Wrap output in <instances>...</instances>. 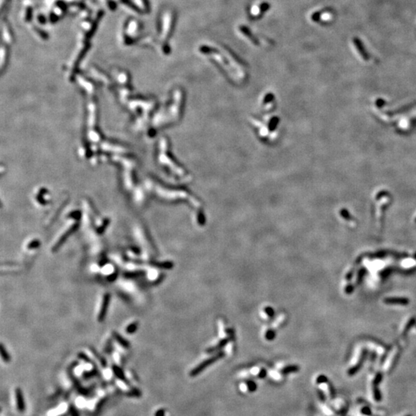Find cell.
Returning a JSON list of instances; mask_svg holds the SVG:
<instances>
[{
	"label": "cell",
	"mask_w": 416,
	"mask_h": 416,
	"mask_svg": "<svg viewBox=\"0 0 416 416\" xmlns=\"http://www.w3.org/2000/svg\"><path fill=\"white\" fill-rule=\"evenodd\" d=\"M223 355H224L223 353H220V354H218L217 355H216V356L213 357V358H209V359L206 360L205 361H204V362L201 363V364H199L198 366H197V367L195 368L193 370H192V372H190V376H192V377H194V376L197 375V374L201 373L202 371H204V369H206V368L208 367V366L210 365L212 363H214V361H216L217 360H218L219 358H221Z\"/></svg>",
	"instance_id": "6da1fadb"
},
{
	"label": "cell",
	"mask_w": 416,
	"mask_h": 416,
	"mask_svg": "<svg viewBox=\"0 0 416 416\" xmlns=\"http://www.w3.org/2000/svg\"><path fill=\"white\" fill-rule=\"evenodd\" d=\"M110 295L109 294H106L103 297V302H102L101 305V308H100V313H99L98 315L99 322H103L104 319L106 318L107 311H108L109 305H110Z\"/></svg>",
	"instance_id": "7a4b0ae2"
},
{
	"label": "cell",
	"mask_w": 416,
	"mask_h": 416,
	"mask_svg": "<svg viewBox=\"0 0 416 416\" xmlns=\"http://www.w3.org/2000/svg\"><path fill=\"white\" fill-rule=\"evenodd\" d=\"M384 302L387 305H407L409 304V300L405 297H388L385 298Z\"/></svg>",
	"instance_id": "3957f363"
},
{
	"label": "cell",
	"mask_w": 416,
	"mask_h": 416,
	"mask_svg": "<svg viewBox=\"0 0 416 416\" xmlns=\"http://www.w3.org/2000/svg\"><path fill=\"white\" fill-rule=\"evenodd\" d=\"M113 337H114V338L116 339V340L118 342H119V344H120V345H122L123 347H124V348H129V343L126 340V339L124 338V337H123L122 336L120 335V334H118L117 332H113Z\"/></svg>",
	"instance_id": "277c9868"
},
{
	"label": "cell",
	"mask_w": 416,
	"mask_h": 416,
	"mask_svg": "<svg viewBox=\"0 0 416 416\" xmlns=\"http://www.w3.org/2000/svg\"><path fill=\"white\" fill-rule=\"evenodd\" d=\"M16 402L18 405V409L22 411L24 409V404L22 401V395L20 389L16 390Z\"/></svg>",
	"instance_id": "5b68a950"
},
{
	"label": "cell",
	"mask_w": 416,
	"mask_h": 416,
	"mask_svg": "<svg viewBox=\"0 0 416 416\" xmlns=\"http://www.w3.org/2000/svg\"><path fill=\"white\" fill-rule=\"evenodd\" d=\"M0 350H1V355H2V359L4 360L6 362H9V361H10V359H11L10 356H9V353L7 352V351H6V348H5L3 344H1V349H0Z\"/></svg>",
	"instance_id": "8992f818"
},
{
	"label": "cell",
	"mask_w": 416,
	"mask_h": 416,
	"mask_svg": "<svg viewBox=\"0 0 416 416\" xmlns=\"http://www.w3.org/2000/svg\"><path fill=\"white\" fill-rule=\"evenodd\" d=\"M298 370H299L298 366L291 365V366H287V367L283 369L281 372H282L283 374H288V373H291V372H298Z\"/></svg>",
	"instance_id": "52a82bcc"
},
{
	"label": "cell",
	"mask_w": 416,
	"mask_h": 416,
	"mask_svg": "<svg viewBox=\"0 0 416 416\" xmlns=\"http://www.w3.org/2000/svg\"><path fill=\"white\" fill-rule=\"evenodd\" d=\"M138 321H134L133 322L132 324H129V326L126 328V332L129 333V334H133V332H135L137 331V328H138Z\"/></svg>",
	"instance_id": "ba28073f"
},
{
	"label": "cell",
	"mask_w": 416,
	"mask_h": 416,
	"mask_svg": "<svg viewBox=\"0 0 416 416\" xmlns=\"http://www.w3.org/2000/svg\"><path fill=\"white\" fill-rule=\"evenodd\" d=\"M373 394H374V398L375 401H380L382 400V394H381L380 390L378 389V386H374L373 387Z\"/></svg>",
	"instance_id": "9c48e42d"
},
{
	"label": "cell",
	"mask_w": 416,
	"mask_h": 416,
	"mask_svg": "<svg viewBox=\"0 0 416 416\" xmlns=\"http://www.w3.org/2000/svg\"><path fill=\"white\" fill-rule=\"evenodd\" d=\"M246 384H247L248 391H251V392H254V391H255L256 390H257V385H256L255 382H253V381H247V382H246Z\"/></svg>",
	"instance_id": "30bf717a"
},
{
	"label": "cell",
	"mask_w": 416,
	"mask_h": 416,
	"mask_svg": "<svg viewBox=\"0 0 416 416\" xmlns=\"http://www.w3.org/2000/svg\"><path fill=\"white\" fill-rule=\"evenodd\" d=\"M361 364H361V361H360V362L358 363V364H357V365H355V367H353V368H351V369H349V371H348V374H349V375H353V374H356L357 372H358V371H359V369H361Z\"/></svg>",
	"instance_id": "8fae6325"
},
{
	"label": "cell",
	"mask_w": 416,
	"mask_h": 416,
	"mask_svg": "<svg viewBox=\"0 0 416 416\" xmlns=\"http://www.w3.org/2000/svg\"><path fill=\"white\" fill-rule=\"evenodd\" d=\"M382 378H383V376L381 373H378L377 375H376L375 378H374V382H373V385L374 386H378L379 385L381 382H382Z\"/></svg>",
	"instance_id": "7c38bea8"
},
{
	"label": "cell",
	"mask_w": 416,
	"mask_h": 416,
	"mask_svg": "<svg viewBox=\"0 0 416 416\" xmlns=\"http://www.w3.org/2000/svg\"><path fill=\"white\" fill-rule=\"evenodd\" d=\"M327 382H328V378L324 375H320L319 377L317 378V383L318 384L327 383Z\"/></svg>",
	"instance_id": "4fadbf2b"
},
{
	"label": "cell",
	"mask_w": 416,
	"mask_h": 416,
	"mask_svg": "<svg viewBox=\"0 0 416 416\" xmlns=\"http://www.w3.org/2000/svg\"><path fill=\"white\" fill-rule=\"evenodd\" d=\"M361 412H362L363 414H364V415H370L371 414H372L370 409H369V408H368V407H364V409H362V411H361Z\"/></svg>",
	"instance_id": "5bb4252c"
},
{
	"label": "cell",
	"mask_w": 416,
	"mask_h": 416,
	"mask_svg": "<svg viewBox=\"0 0 416 416\" xmlns=\"http://www.w3.org/2000/svg\"><path fill=\"white\" fill-rule=\"evenodd\" d=\"M265 376H266V371L264 370V369H262V370L260 371V373L258 374V378H265Z\"/></svg>",
	"instance_id": "9a60e30c"
},
{
	"label": "cell",
	"mask_w": 416,
	"mask_h": 416,
	"mask_svg": "<svg viewBox=\"0 0 416 416\" xmlns=\"http://www.w3.org/2000/svg\"><path fill=\"white\" fill-rule=\"evenodd\" d=\"M318 395H319L320 398H321V401H324V400H325V396H324V393H323V391H318Z\"/></svg>",
	"instance_id": "2e32d148"
},
{
	"label": "cell",
	"mask_w": 416,
	"mask_h": 416,
	"mask_svg": "<svg viewBox=\"0 0 416 416\" xmlns=\"http://www.w3.org/2000/svg\"><path fill=\"white\" fill-rule=\"evenodd\" d=\"M156 416H164V411L163 410V409L159 410L157 412H156Z\"/></svg>",
	"instance_id": "e0dca14e"
},
{
	"label": "cell",
	"mask_w": 416,
	"mask_h": 416,
	"mask_svg": "<svg viewBox=\"0 0 416 416\" xmlns=\"http://www.w3.org/2000/svg\"><path fill=\"white\" fill-rule=\"evenodd\" d=\"M353 289H354V287H352V286L351 285V286H348V287L346 288V290H349V291H350V293H351V292H352V291H353Z\"/></svg>",
	"instance_id": "ac0fdd59"
},
{
	"label": "cell",
	"mask_w": 416,
	"mask_h": 416,
	"mask_svg": "<svg viewBox=\"0 0 416 416\" xmlns=\"http://www.w3.org/2000/svg\"><path fill=\"white\" fill-rule=\"evenodd\" d=\"M406 416H412V415H406Z\"/></svg>",
	"instance_id": "d6986e66"
},
{
	"label": "cell",
	"mask_w": 416,
	"mask_h": 416,
	"mask_svg": "<svg viewBox=\"0 0 416 416\" xmlns=\"http://www.w3.org/2000/svg\"><path fill=\"white\" fill-rule=\"evenodd\" d=\"M415 259H416V254L415 255Z\"/></svg>",
	"instance_id": "ffe728a7"
}]
</instances>
